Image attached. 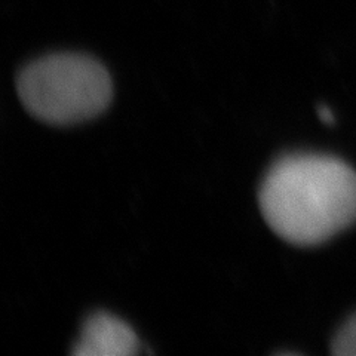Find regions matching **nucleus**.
<instances>
[{
  "label": "nucleus",
  "instance_id": "obj_1",
  "mask_svg": "<svg viewBox=\"0 0 356 356\" xmlns=\"http://www.w3.org/2000/svg\"><path fill=\"white\" fill-rule=\"evenodd\" d=\"M259 204L277 236L302 247L318 245L356 220V172L331 156L286 154L264 175Z\"/></svg>",
  "mask_w": 356,
  "mask_h": 356
},
{
  "label": "nucleus",
  "instance_id": "obj_2",
  "mask_svg": "<svg viewBox=\"0 0 356 356\" xmlns=\"http://www.w3.org/2000/svg\"><path fill=\"white\" fill-rule=\"evenodd\" d=\"M30 115L49 125H74L107 108L113 94L108 72L82 54H54L33 61L17 77Z\"/></svg>",
  "mask_w": 356,
  "mask_h": 356
},
{
  "label": "nucleus",
  "instance_id": "obj_3",
  "mask_svg": "<svg viewBox=\"0 0 356 356\" xmlns=\"http://www.w3.org/2000/svg\"><path fill=\"white\" fill-rule=\"evenodd\" d=\"M138 350V339L127 322L107 312H95L85 321L72 353L77 356H129Z\"/></svg>",
  "mask_w": 356,
  "mask_h": 356
},
{
  "label": "nucleus",
  "instance_id": "obj_4",
  "mask_svg": "<svg viewBox=\"0 0 356 356\" xmlns=\"http://www.w3.org/2000/svg\"><path fill=\"white\" fill-rule=\"evenodd\" d=\"M331 352L337 356H356V315L334 337Z\"/></svg>",
  "mask_w": 356,
  "mask_h": 356
},
{
  "label": "nucleus",
  "instance_id": "obj_5",
  "mask_svg": "<svg viewBox=\"0 0 356 356\" xmlns=\"http://www.w3.org/2000/svg\"><path fill=\"white\" fill-rule=\"evenodd\" d=\"M318 113H319V118L322 122H325V124H334V115L332 111L330 108H327L325 106H321L318 108Z\"/></svg>",
  "mask_w": 356,
  "mask_h": 356
}]
</instances>
